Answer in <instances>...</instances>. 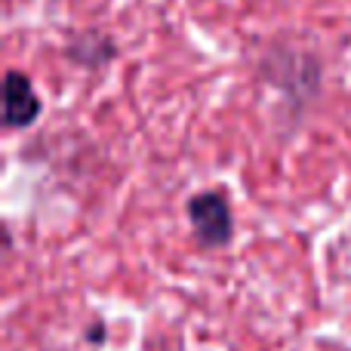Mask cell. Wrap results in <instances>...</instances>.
<instances>
[{"label": "cell", "instance_id": "obj_2", "mask_svg": "<svg viewBox=\"0 0 351 351\" xmlns=\"http://www.w3.org/2000/svg\"><path fill=\"white\" fill-rule=\"evenodd\" d=\"M40 114V99H37L31 80L22 71H6L3 80V123L10 130L28 127Z\"/></svg>", "mask_w": 351, "mask_h": 351}, {"label": "cell", "instance_id": "obj_1", "mask_svg": "<svg viewBox=\"0 0 351 351\" xmlns=\"http://www.w3.org/2000/svg\"><path fill=\"white\" fill-rule=\"evenodd\" d=\"M188 219H191L194 237L200 247L216 250L225 247L234 234V219H231L228 197L222 191H200L188 200Z\"/></svg>", "mask_w": 351, "mask_h": 351}]
</instances>
